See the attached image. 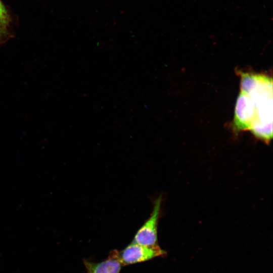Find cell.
Here are the masks:
<instances>
[{"instance_id":"4","label":"cell","mask_w":273,"mask_h":273,"mask_svg":"<svg viewBox=\"0 0 273 273\" xmlns=\"http://www.w3.org/2000/svg\"><path fill=\"white\" fill-rule=\"evenodd\" d=\"M87 273H119L122 263L119 253L115 250L108 259L100 262L84 261Z\"/></svg>"},{"instance_id":"2","label":"cell","mask_w":273,"mask_h":273,"mask_svg":"<svg viewBox=\"0 0 273 273\" xmlns=\"http://www.w3.org/2000/svg\"><path fill=\"white\" fill-rule=\"evenodd\" d=\"M162 201L161 196L154 200L153 209L149 217L138 231L132 243L148 246L158 245L157 228Z\"/></svg>"},{"instance_id":"3","label":"cell","mask_w":273,"mask_h":273,"mask_svg":"<svg viewBox=\"0 0 273 273\" xmlns=\"http://www.w3.org/2000/svg\"><path fill=\"white\" fill-rule=\"evenodd\" d=\"M165 254L166 252L158 245L148 246L132 243L119 253V257L122 264L128 265L149 260Z\"/></svg>"},{"instance_id":"6","label":"cell","mask_w":273,"mask_h":273,"mask_svg":"<svg viewBox=\"0 0 273 273\" xmlns=\"http://www.w3.org/2000/svg\"><path fill=\"white\" fill-rule=\"evenodd\" d=\"M10 36L8 28L3 27L0 25V43L5 41Z\"/></svg>"},{"instance_id":"1","label":"cell","mask_w":273,"mask_h":273,"mask_svg":"<svg viewBox=\"0 0 273 273\" xmlns=\"http://www.w3.org/2000/svg\"><path fill=\"white\" fill-rule=\"evenodd\" d=\"M240 93L233 127L236 132L250 130L266 144L272 138V79L265 75L240 72Z\"/></svg>"},{"instance_id":"5","label":"cell","mask_w":273,"mask_h":273,"mask_svg":"<svg viewBox=\"0 0 273 273\" xmlns=\"http://www.w3.org/2000/svg\"><path fill=\"white\" fill-rule=\"evenodd\" d=\"M12 19L7 9L0 0V25L8 28L11 23Z\"/></svg>"}]
</instances>
